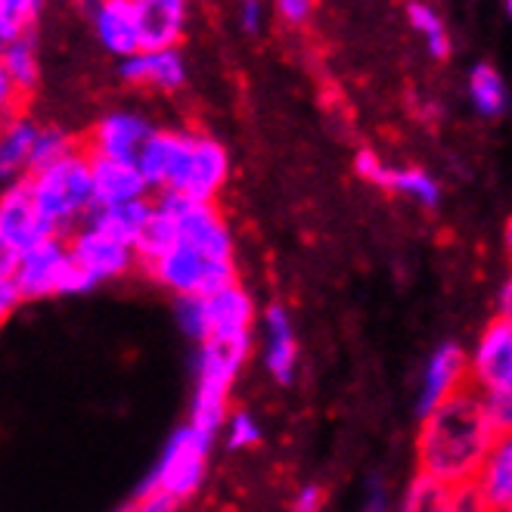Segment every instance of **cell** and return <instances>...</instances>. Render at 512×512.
Masks as SVG:
<instances>
[{
  "label": "cell",
  "mask_w": 512,
  "mask_h": 512,
  "mask_svg": "<svg viewBox=\"0 0 512 512\" xmlns=\"http://www.w3.org/2000/svg\"><path fill=\"white\" fill-rule=\"evenodd\" d=\"M497 438L500 432L491 423L481 391L466 385L438 410L423 416V423H419V438H416L419 472L444 481V485L466 488L475 481Z\"/></svg>",
  "instance_id": "obj_1"
},
{
  "label": "cell",
  "mask_w": 512,
  "mask_h": 512,
  "mask_svg": "<svg viewBox=\"0 0 512 512\" xmlns=\"http://www.w3.org/2000/svg\"><path fill=\"white\" fill-rule=\"evenodd\" d=\"M149 190L215 202L230 174L227 149L208 134L156 131L137 159Z\"/></svg>",
  "instance_id": "obj_2"
},
{
  "label": "cell",
  "mask_w": 512,
  "mask_h": 512,
  "mask_svg": "<svg viewBox=\"0 0 512 512\" xmlns=\"http://www.w3.org/2000/svg\"><path fill=\"white\" fill-rule=\"evenodd\" d=\"M25 184H28V193H32L41 218L50 221L63 236H69L75 227H81L84 218L94 212V205H97L94 165H90V153L84 146L53 168H44L38 174H25Z\"/></svg>",
  "instance_id": "obj_3"
},
{
  "label": "cell",
  "mask_w": 512,
  "mask_h": 512,
  "mask_svg": "<svg viewBox=\"0 0 512 512\" xmlns=\"http://www.w3.org/2000/svg\"><path fill=\"white\" fill-rule=\"evenodd\" d=\"M252 354V342H205L193 357V398L190 423L208 435L224 432L230 419V388Z\"/></svg>",
  "instance_id": "obj_4"
},
{
  "label": "cell",
  "mask_w": 512,
  "mask_h": 512,
  "mask_svg": "<svg viewBox=\"0 0 512 512\" xmlns=\"http://www.w3.org/2000/svg\"><path fill=\"white\" fill-rule=\"evenodd\" d=\"M212 447H215V435L196 429L193 423L174 429L162 447L156 466L146 472L137 491H168L180 503L190 500L193 494H199L208 475Z\"/></svg>",
  "instance_id": "obj_5"
},
{
  "label": "cell",
  "mask_w": 512,
  "mask_h": 512,
  "mask_svg": "<svg viewBox=\"0 0 512 512\" xmlns=\"http://www.w3.org/2000/svg\"><path fill=\"white\" fill-rule=\"evenodd\" d=\"M149 277H153L162 289L180 295H215L233 283H239L236 277V261H208L199 249H193L190 243H180L159 258L156 264H149Z\"/></svg>",
  "instance_id": "obj_6"
},
{
  "label": "cell",
  "mask_w": 512,
  "mask_h": 512,
  "mask_svg": "<svg viewBox=\"0 0 512 512\" xmlns=\"http://www.w3.org/2000/svg\"><path fill=\"white\" fill-rule=\"evenodd\" d=\"M156 205L174 218L180 239L208 261H233V233L215 202L190 199L184 193H156Z\"/></svg>",
  "instance_id": "obj_7"
},
{
  "label": "cell",
  "mask_w": 512,
  "mask_h": 512,
  "mask_svg": "<svg viewBox=\"0 0 512 512\" xmlns=\"http://www.w3.org/2000/svg\"><path fill=\"white\" fill-rule=\"evenodd\" d=\"M50 236H63V233L41 218L32 193H28L25 177L7 184L4 199H0V252L22 255Z\"/></svg>",
  "instance_id": "obj_8"
},
{
  "label": "cell",
  "mask_w": 512,
  "mask_h": 512,
  "mask_svg": "<svg viewBox=\"0 0 512 512\" xmlns=\"http://www.w3.org/2000/svg\"><path fill=\"white\" fill-rule=\"evenodd\" d=\"M66 239H69L72 261H75L97 286L106 283V280L125 277L128 270H134V264L140 261L134 246L118 243L115 236H109V233H103V230H97V227H90V224L75 227Z\"/></svg>",
  "instance_id": "obj_9"
},
{
  "label": "cell",
  "mask_w": 512,
  "mask_h": 512,
  "mask_svg": "<svg viewBox=\"0 0 512 512\" xmlns=\"http://www.w3.org/2000/svg\"><path fill=\"white\" fill-rule=\"evenodd\" d=\"M72 264L69 255V239L66 236H50L44 243L32 246L19 255L13 280L25 301H41L50 295H59L63 289V277Z\"/></svg>",
  "instance_id": "obj_10"
},
{
  "label": "cell",
  "mask_w": 512,
  "mask_h": 512,
  "mask_svg": "<svg viewBox=\"0 0 512 512\" xmlns=\"http://www.w3.org/2000/svg\"><path fill=\"white\" fill-rule=\"evenodd\" d=\"M469 385L478 391L512 385V320L497 314L481 329L469 351Z\"/></svg>",
  "instance_id": "obj_11"
},
{
  "label": "cell",
  "mask_w": 512,
  "mask_h": 512,
  "mask_svg": "<svg viewBox=\"0 0 512 512\" xmlns=\"http://www.w3.org/2000/svg\"><path fill=\"white\" fill-rule=\"evenodd\" d=\"M466 385H469V351L460 342L438 345L423 370V382H419V395H416L419 419L438 410Z\"/></svg>",
  "instance_id": "obj_12"
},
{
  "label": "cell",
  "mask_w": 512,
  "mask_h": 512,
  "mask_svg": "<svg viewBox=\"0 0 512 512\" xmlns=\"http://www.w3.org/2000/svg\"><path fill=\"white\" fill-rule=\"evenodd\" d=\"M153 125L137 112H109L94 125L87 137V153L103 156V159H118V162H137L143 146L153 137Z\"/></svg>",
  "instance_id": "obj_13"
},
{
  "label": "cell",
  "mask_w": 512,
  "mask_h": 512,
  "mask_svg": "<svg viewBox=\"0 0 512 512\" xmlns=\"http://www.w3.org/2000/svg\"><path fill=\"white\" fill-rule=\"evenodd\" d=\"M94 32H97L100 44L109 53H115L118 59H128V56L143 53L137 0H97V7H94Z\"/></svg>",
  "instance_id": "obj_14"
},
{
  "label": "cell",
  "mask_w": 512,
  "mask_h": 512,
  "mask_svg": "<svg viewBox=\"0 0 512 512\" xmlns=\"http://www.w3.org/2000/svg\"><path fill=\"white\" fill-rule=\"evenodd\" d=\"M255 317V298L239 283L208 295V323H212V339L218 342H252Z\"/></svg>",
  "instance_id": "obj_15"
},
{
  "label": "cell",
  "mask_w": 512,
  "mask_h": 512,
  "mask_svg": "<svg viewBox=\"0 0 512 512\" xmlns=\"http://www.w3.org/2000/svg\"><path fill=\"white\" fill-rule=\"evenodd\" d=\"M90 165H94V199H97L94 208L140 202V199H149V193H153L137 162L90 156Z\"/></svg>",
  "instance_id": "obj_16"
},
{
  "label": "cell",
  "mask_w": 512,
  "mask_h": 512,
  "mask_svg": "<svg viewBox=\"0 0 512 512\" xmlns=\"http://www.w3.org/2000/svg\"><path fill=\"white\" fill-rule=\"evenodd\" d=\"M264 370L277 385H292L298 367V339L292 317L283 305H270L264 311Z\"/></svg>",
  "instance_id": "obj_17"
},
{
  "label": "cell",
  "mask_w": 512,
  "mask_h": 512,
  "mask_svg": "<svg viewBox=\"0 0 512 512\" xmlns=\"http://www.w3.org/2000/svg\"><path fill=\"white\" fill-rule=\"evenodd\" d=\"M472 491L488 512H512V432L500 435L481 463Z\"/></svg>",
  "instance_id": "obj_18"
},
{
  "label": "cell",
  "mask_w": 512,
  "mask_h": 512,
  "mask_svg": "<svg viewBox=\"0 0 512 512\" xmlns=\"http://www.w3.org/2000/svg\"><path fill=\"white\" fill-rule=\"evenodd\" d=\"M122 78L131 84H146V87H159V90H177L187 81V66L184 56L171 50H143L137 56L122 59Z\"/></svg>",
  "instance_id": "obj_19"
},
{
  "label": "cell",
  "mask_w": 512,
  "mask_h": 512,
  "mask_svg": "<svg viewBox=\"0 0 512 512\" xmlns=\"http://www.w3.org/2000/svg\"><path fill=\"white\" fill-rule=\"evenodd\" d=\"M143 50H171L184 35V0H137Z\"/></svg>",
  "instance_id": "obj_20"
},
{
  "label": "cell",
  "mask_w": 512,
  "mask_h": 512,
  "mask_svg": "<svg viewBox=\"0 0 512 512\" xmlns=\"http://www.w3.org/2000/svg\"><path fill=\"white\" fill-rule=\"evenodd\" d=\"M153 212H156V199H140V202L112 205V208H94V212L84 218V224L97 227V230L115 236L118 243L137 249L140 233L149 224V218H153Z\"/></svg>",
  "instance_id": "obj_21"
},
{
  "label": "cell",
  "mask_w": 512,
  "mask_h": 512,
  "mask_svg": "<svg viewBox=\"0 0 512 512\" xmlns=\"http://www.w3.org/2000/svg\"><path fill=\"white\" fill-rule=\"evenodd\" d=\"M41 128L32 118H10L4 128V140H0V174H4L7 184L22 180L32 165V153L38 143Z\"/></svg>",
  "instance_id": "obj_22"
},
{
  "label": "cell",
  "mask_w": 512,
  "mask_h": 512,
  "mask_svg": "<svg viewBox=\"0 0 512 512\" xmlns=\"http://www.w3.org/2000/svg\"><path fill=\"white\" fill-rule=\"evenodd\" d=\"M457 497H460V488L444 485V481L426 472H416L404 494L401 512H457Z\"/></svg>",
  "instance_id": "obj_23"
},
{
  "label": "cell",
  "mask_w": 512,
  "mask_h": 512,
  "mask_svg": "<svg viewBox=\"0 0 512 512\" xmlns=\"http://www.w3.org/2000/svg\"><path fill=\"white\" fill-rule=\"evenodd\" d=\"M469 100L481 118H500L509 106V90L500 72L488 63H478L469 72Z\"/></svg>",
  "instance_id": "obj_24"
},
{
  "label": "cell",
  "mask_w": 512,
  "mask_h": 512,
  "mask_svg": "<svg viewBox=\"0 0 512 512\" xmlns=\"http://www.w3.org/2000/svg\"><path fill=\"white\" fill-rule=\"evenodd\" d=\"M0 75H7L22 94L38 87L41 78V66H38V53L32 38H16L10 44H4V56H0Z\"/></svg>",
  "instance_id": "obj_25"
},
{
  "label": "cell",
  "mask_w": 512,
  "mask_h": 512,
  "mask_svg": "<svg viewBox=\"0 0 512 512\" xmlns=\"http://www.w3.org/2000/svg\"><path fill=\"white\" fill-rule=\"evenodd\" d=\"M177 243H180V230H177L174 218L165 215L162 208L156 205V212H153V218H149V224L143 227L140 243H137V258H140V264H143V267L156 264V261L165 258Z\"/></svg>",
  "instance_id": "obj_26"
},
{
  "label": "cell",
  "mask_w": 512,
  "mask_h": 512,
  "mask_svg": "<svg viewBox=\"0 0 512 512\" xmlns=\"http://www.w3.org/2000/svg\"><path fill=\"white\" fill-rule=\"evenodd\" d=\"M388 190L401 193L404 199H413L423 208H435L441 202V187L432 174H426L423 168H391L388 177Z\"/></svg>",
  "instance_id": "obj_27"
},
{
  "label": "cell",
  "mask_w": 512,
  "mask_h": 512,
  "mask_svg": "<svg viewBox=\"0 0 512 512\" xmlns=\"http://www.w3.org/2000/svg\"><path fill=\"white\" fill-rule=\"evenodd\" d=\"M174 320L196 348L212 339V323H208V298L205 295H180L174 298Z\"/></svg>",
  "instance_id": "obj_28"
},
{
  "label": "cell",
  "mask_w": 512,
  "mask_h": 512,
  "mask_svg": "<svg viewBox=\"0 0 512 512\" xmlns=\"http://www.w3.org/2000/svg\"><path fill=\"white\" fill-rule=\"evenodd\" d=\"M78 143L63 131V128H41L35 153H32V165H28V174H38L44 168H53L63 159H69L72 153H78Z\"/></svg>",
  "instance_id": "obj_29"
},
{
  "label": "cell",
  "mask_w": 512,
  "mask_h": 512,
  "mask_svg": "<svg viewBox=\"0 0 512 512\" xmlns=\"http://www.w3.org/2000/svg\"><path fill=\"white\" fill-rule=\"evenodd\" d=\"M407 19L413 25V32H419V35L426 38L429 53L435 59H444L450 53V38L444 32V22H441V16L429 4H419V0H413V4L407 7Z\"/></svg>",
  "instance_id": "obj_30"
},
{
  "label": "cell",
  "mask_w": 512,
  "mask_h": 512,
  "mask_svg": "<svg viewBox=\"0 0 512 512\" xmlns=\"http://www.w3.org/2000/svg\"><path fill=\"white\" fill-rule=\"evenodd\" d=\"M44 0H0V41L10 44L25 38V32L38 19Z\"/></svg>",
  "instance_id": "obj_31"
},
{
  "label": "cell",
  "mask_w": 512,
  "mask_h": 512,
  "mask_svg": "<svg viewBox=\"0 0 512 512\" xmlns=\"http://www.w3.org/2000/svg\"><path fill=\"white\" fill-rule=\"evenodd\" d=\"M224 444L227 450H252L261 444V426L249 410H236L230 413L227 426H224Z\"/></svg>",
  "instance_id": "obj_32"
},
{
  "label": "cell",
  "mask_w": 512,
  "mask_h": 512,
  "mask_svg": "<svg viewBox=\"0 0 512 512\" xmlns=\"http://www.w3.org/2000/svg\"><path fill=\"white\" fill-rule=\"evenodd\" d=\"M481 398H485L488 416H491V423L497 426V432L500 435L512 432V385H503V388H494V391H481Z\"/></svg>",
  "instance_id": "obj_33"
},
{
  "label": "cell",
  "mask_w": 512,
  "mask_h": 512,
  "mask_svg": "<svg viewBox=\"0 0 512 512\" xmlns=\"http://www.w3.org/2000/svg\"><path fill=\"white\" fill-rule=\"evenodd\" d=\"M354 171L367 180V184H373V187H382V190H388V177H391V168L373 153V149H360L357 153V159H354Z\"/></svg>",
  "instance_id": "obj_34"
},
{
  "label": "cell",
  "mask_w": 512,
  "mask_h": 512,
  "mask_svg": "<svg viewBox=\"0 0 512 512\" xmlns=\"http://www.w3.org/2000/svg\"><path fill=\"white\" fill-rule=\"evenodd\" d=\"M134 506L137 512H177L180 500L171 497L168 491H137Z\"/></svg>",
  "instance_id": "obj_35"
},
{
  "label": "cell",
  "mask_w": 512,
  "mask_h": 512,
  "mask_svg": "<svg viewBox=\"0 0 512 512\" xmlns=\"http://www.w3.org/2000/svg\"><path fill=\"white\" fill-rule=\"evenodd\" d=\"M239 25H243L249 35L261 32V25H264V4L261 0H243V4H239Z\"/></svg>",
  "instance_id": "obj_36"
},
{
  "label": "cell",
  "mask_w": 512,
  "mask_h": 512,
  "mask_svg": "<svg viewBox=\"0 0 512 512\" xmlns=\"http://www.w3.org/2000/svg\"><path fill=\"white\" fill-rule=\"evenodd\" d=\"M292 512H323V488L320 485L301 488L292 500Z\"/></svg>",
  "instance_id": "obj_37"
},
{
  "label": "cell",
  "mask_w": 512,
  "mask_h": 512,
  "mask_svg": "<svg viewBox=\"0 0 512 512\" xmlns=\"http://www.w3.org/2000/svg\"><path fill=\"white\" fill-rule=\"evenodd\" d=\"M22 301H25V298H22L16 280H13V277H0V314L10 317V314L22 305Z\"/></svg>",
  "instance_id": "obj_38"
},
{
  "label": "cell",
  "mask_w": 512,
  "mask_h": 512,
  "mask_svg": "<svg viewBox=\"0 0 512 512\" xmlns=\"http://www.w3.org/2000/svg\"><path fill=\"white\" fill-rule=\"evenodd\" d=\"M360 512H388V494L379 485V478L370 481V491H367L364 503H360Z\"/></svg>",
  "instance_id": "obj_39"
},
{
  "label": "cell",
  "mask_w": 512,
  "mask_h": 512,
  "mask_svg": "<svg viewBox=\"0 0 512 512\" xmlns=\"http://www.w3.org/2000/svg\"><path fill=\"white\" fill-rule=\"evenodd\" d=\"M277 4H280V13H283L289 22H301V19H308L314 0H277Z\"/></svg>",
  "instance_id": "obj_40"
},
{
  "label": "cell",
  "mask_w": 512,
  "mask_h": 512,
  "mask_svg": "<svg viewBox=\"0 0 512 512\" xmlns=\"http://www.w3.org/2000/svg\"><path fill=\"white\" fill-rule=\"evenodd\" d=\"M457 512H488L485 506H481L478 494L472 491V485L460 488V497H457Z\"/></svg>",
  "instance_id": "obj_41"
},
{
  "label": "cell",
  "mask_w": 512,
  "mask_h": 512,
  "mask_svg": "<svg viewBox=\"0 0 512 512\" xmlns=\"http://www.w3.org/2000/svg\"><path fill=\"white\" fill-rule=\"evenodd\" d=\"M497 314L512 320V280H506V286L500 289V298H497Z\"/></svg>",
  "instance_id": "obj_42"
},
{
  "label": "cell",
  "mask_w": 512,
  "mask_h": 512,
  "mask_svg": "<svg viewBox=\"0 0 512 512\" xmlns=\"http://www.w3.org/2000/svg\"><path fill=\"white\" fill-rule=\"evenodd\" d=\"M506 249H509V255H512V218H509V224H506Z\"/></svg>",
  "instance_id": "obj_43"
},
{
  "label": "cell",
  "mask_w": 512,
  "mask_h": 512,
  "mask_svg": "<svg viewBox=\"0 0 512 512\" xmlns=\"http://www.w3.org/2000/svg\"><path fill=\"white\" fill-rule=\"evenodd\" d=\"M118 512H137V506L131 503V506H122V509H118Z\"/></svg>",
  "instance_id": "obj_44"
},
{
  "label": "cell",
  "mask_w": 512,
  "mask_h": 512,
  "mask_svg": "<svg viewBox=\"0 0 512 512\" xmlns=\"http://www.w3.org/2000/svg\"><path fill=\"white\" fill-rule=\"evenodd\" d=\"M506 16L512 19V0H506Z\"/></svg>",
  "instance_id": "obj_45"
}]
</instances>
